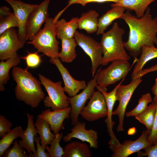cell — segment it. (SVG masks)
Returning <instances> with one entry per match:
<instances>
[{
    "instance_id": "obj_40",
    "label": "cell",
    "mask_w": 157,
    "mask_h": 157,
    "mask_svg": "<svg viewBox=\"0 0 157 157\" xmlns=\"http://www.w3.org/2000/svg\"><path fill=\"white\" fill-rule=\"evenodd\" d=\"M157 71V64L147 68L142 69L140 72L137 73L132 80L138 78H141L143 76L151 72Z\"/></svg>"
},
{
    "instance_id": "obj_42",
    "label": "cell",
    "mask_w": 157,
    "mask_h": 157,
    "mask_svg": "<svg viewBox=\"0 0 157 157\" xmlns=\"http://www.w3.org/2000/svg\"><path fill=\"white\" fill-rule=\"evenodd\" d=\"M9 8L6 6H1L0 8V17L6 16L10 13Z\"/></svg>"
},
{
    "instance_id": "obj_28",
    "label": "cell",
    "mask_w": 157,
    "mask_h": 157,
    "mask_svg": "<svg viewBox=\"0 0 157 157\" xmlns=\"http://www.w3.org/2000/svg\"><path fill=\"white\" fill-rule=\"evenodd\" d=\"M21 61L20 57L18 53L8 59L4 62L1 60L0 63V91L5 90L4 85L10 79L9 75L11 68L16 66Z\"/></svg>"
},
{
    "instance_id": "obj_16",
    "label": "cell",
    "mask_w": 157,
    "mask_h": 157,
    "mask_svg": "<svg viewBox=\"0 0 157 157\" xmlns=\"http://www.w3.org/2000/svg\"><path fill=\"white\" fill-rule=\"evenodd\" d=\"M11 7L19 22L17 31L19 37L25 43V28L28 18L37 4L26 3L20 0H4Z\"/></svg>"
},
{
    "instance_id": "obj_7",
    "label": "cell",
    "mask_w": 157,
    "mask_h": 157,
    "mask_svg": "<svg viewBox=\"0 0 157 157\" xmlns=\"http://www.w3.org/2000/svg\"><path fill=\"white\" fill-rule=\"evenodd\" d=\"M77 45L90 57L91 63V72L94 77L99 67L101 65L103 53L98 42L88 35L76 31L74 36Z\"/></svg>"
},
{
    "instance_id": "obj_13",
    "label": "cell",
    "mask_w": 157,
    "mask_h": 157,
    "mask_svg": "<svg viewBox=\"0 0 157 157\" xmlns=\"http://www.w3.org/2000/svg\"><path fill=\"white\" fill-rule=\"evenodd\" d=\"M25 44L14 28L7 29L0 35V60H7L14 56Z\"/></svg>"
},
{
    "instance_id": "obj_39",
    "label": "cell",
    "mask_w": 157,
    "mask_h": 157,
    "mask_svg": "<svg viewBox=\"0 0 157 157\" xmlns=\"http://www.w3.org/2000/svg\"><path fill=\"white\" fill-rule=\"evenodd\" d=\"M145 152H138V157H157V144L144 149Z\"/></svg>"
},
{
    "instance_id": "obj_9",
    "label": "cell",
    "mask_w": 157,
    "mask_h": 157,
    "mask_svg": "<svg viewBox=\"0 0 157 157\" xmlns=\"http://www.w3.org/2000/svg\"><path fill=\"white\" fill-rule=\"evenodd\" d=\"M151 131L148 129L143 131L140 136L135 141L126 140L118 145L109 144V148L113 152L112 157H126L141 149L153 145L147 140Z\"/></svg>"
},
{
    "instance_id": "obj_3",
    "label": "cell",
    "mask_w": 157,
    "mask_h": 157,
    "mask_svg": "<svg viewBox=\"0 0 157 157\" xmlns=\"http://www.w3.org/2000/svg\"><path fill=\"white\" fill-rule=\"evenodd\" d=\"M125 33L124 29L115 22L109 31L102 34L100 43L103 53L102 65L106 66L115 60L128 61L131 59L124 45L122 37Z\"/></svg>"
},
{
    "instance_id": "obj_27",
    "label": "cell",
    "mask_w": 157,
    "mask_h": 157,
    "mask_svg": "<svg viewBox=\"0 0 157 157\" xmlns=\"http://www.w3.org/2000/svg\"><path fill=\"white\" fill-rule=\"evenodd\" d=\"M34 125L39 134L41 145L45 150L46 146L50 144L56 135L51 132L49 124L42 118L38 117Z\"/></svg>"
},
{
    "instance_id": "obj_33",
    "label": "cell",
    "mask_w": 157,
    "mask_h": 157,
    "mask_svg": "<svg viewBox=\"0 0 157 157\" xmlns=\"http://www.w3.org/2000/svg\"><path fill=\"white\" fill-rule=\"evenodd\" d=\"M19 23L15 13H11L0 17V35L7 29L15 27H19Z\"/></svg>"
},
{
    "instance_id": "obj_35",
    "label": "cell",
    "mask_w": 157,
    "mask_h": 157,
    "mask_svg": "<svg viewBox=\"0 0 157 157\" xmlns=\"http://www.w3.org/2000/svg\"><path fill=\"white\" fill-rule=\"evenodd\" d=\"M22 58L25 60L27 67H36L41 62L40 56L37 52L29 53L26 56Z\"/></svg>"
},
{
    "instance_id": "obj_10",
    "label": "cell",
    "mask_w": 157,
    "mask_h": 157,
    "mask_svg": "<svg viewBox=\"0 0 157 157\" xmlns=\"http://www.w3.org/2000/svg\"><path fill=\"white\" fill-rule=\"evenodd\" d=\"M80 115L83 118L89 122L107 117V103L101 91L98 90L94 92L87 105L81 110Z\"/></svg>"
},
{
    "instance_id": "obj_23",
    "label": "cell",
    "mask_w": 157,
    "mask_h": 157,
    "mask_svg": "<svg viewBox=\"0 0 157 157\" xmlns=\"http://www.w3.org/2000/svg\"><path fill=\"white\" fill-rule=\"evenodd\" d=\"M156 0H121L113 3L111 6H119L123 7L128 10H134L136 16L140 18L144 14L149 5Z\"/></svg>"
},
{
    "instance_id": "obj_11",
    "label": "cell",
    "mask_w": 157,
    "mask_h": 157,
    "mask_svg": "<svg viewBox=\"0 0 157 157\" xmlns=\"http://www.w3.org/2000/svg\"><path fill=\"white\" fill-rule=\"evenodd\" d=\"M98 72L99 69L94 78L88 82L87 87L81 92L72 97H67L71 108L70 117L72 126H74L79 121L78 117L81 110L88 99L90 98L95 91L94 88L97 84V78Z\"/></svg>"
},
{
    "instance_id": "obj_41",
    "label": "cell",
    "mask_w": 157,
    "mask_h": 157,
    "mask_svg": "<svg viewBox=\"0 0 157 157\" xmlns=\"http://www.w3.org/2000/svg\"><path fill=\"white\" fill-rule=\"evenodd\" d=\"M121 0H79L74 4H80L83 6H85L86 4L91 2L102 3L106 2H113L115 3L118 2Z\"/></svg>"
},
{
    "instance_id": "obj_12",
    "label": "cell",
    "mask_w": 157,
    "mask_h": 157,
    "mask_svg": "<svg viewBox=\"0 0 157 157\" xmlns=\"http://www.w3.org/2000/svg\"><path fill=\"white\" fill-rule=\"evenodd\" d=\"M50 0H44L36 7L30 14L26 24V40H31L41 29L42 24L49 17L48 9Z\"/></svg>"
},
{
    "instance_id": "obj_30",
    "label": "cell",
    "mask_w": 157,
    "mask_h": 157,
    "mask_svg": "<svg viewBox=\"0 0 157 157\" xmlns=\"http://www.w3.org/2000/svg\"><path fill=\"white\" fill-rule=\"evenodd\" d=\"M23 130L20 126L11 129L0 140V157L3 156L5 152L14 140L19 137Z\"/></svg>"
},
{
    "instance_id": "obj_19",
    "label": "cell",
    "mask_w": 157,
    "mask_h": 157,
    "mask_svg": "<svg viewBox=\"0 0 157 157\" xmlns=\"http://www.w3.org/2000/svg\"><path fill=\"white\" fill-rule=\"evenodd\" d=\"M28 124L26 129L21 133L19 137L21 140L18 141L21 147L26 149L29 153L35 154L36 150L34 145L35 138L37 136L38 131L33 124V116L27 113Z\"/></svg>"
},
{
    "instance_id": "obj_20",
    "label": "cell",
    "mask_w": 157,
    "mask_h": 157,
    "mask_svg": "<svg viewBox=\"0 0 157 157\" xmlns=\"http://www.w3.org/2000/svg\"><path fill=\"white\" fill-rule=\"evenodd\" d=\"M126 9L124 7L115 6L108 10L98 19L97 35L102 34L107 27L117 19H122Z\"/></svg>"
},
{
    "instance_id": "obj_25",
    "label": "cell",
    "mask_w": 157,
    "mask_h": 157,
    "mask_svg": "<svg viewBox=\"0 0 157 157\" xmlns=\"http://www.w3.org/2000/svg\"><path fill=\"white\" fill-rule=\"evenodd\" d=\"M60 39L61 41L62 48L59 53V58L63 62H72L77 56L75 48L77 45L75 38L62 37Z\"/></svg>"
},
{
    "instance_id": "obj_44",
    "label": "cell",
    "mask_w": 157,
    "mask_h": 157,
    "mask_svg": "<svg viewBox=\"0 0 157 157\" xmlns=\"http://www.w3.org/2000/svg\"><path fill=\"white\" fill-rule=\"evenodd\" d=\"M79 0H69L68 2V4L67 6L62 10L60 11L61 13H62L64 12V11L70 5H71L74 4V3L76 1H78Z\"/></svg>"
},
{
    "instance_id": "obj_18",
    "label": "cell",
    "mask_w": 157,
    "mask_h": 157,
    "mask_svg": "<svg viewBox=\"0 0 157 157\" xmlns=\"http://www.w3.org/2000/svg\"><path fill=\"white\" fill-rule=\"evenodd\" d=\"M71 110V106L63 109L53 111L49 108L42 111L38 117L46 120L50 124L51 130L56 134L63 128V122L69 117Z\"/></svg>"
},
{
    "instance_id": "obj_14",
    "label": "cell",
    "mask_w": 157,
    "mask_h": 157,
    "mask_svg": "<svg viewBox=\"0 0 157 157\" xmlns=\"http://www.w3.org/2000/svg\"><path fill=\"white\" fill-rule=\"evenodd\" d=\"M125 80V78L122 79L115 88L110 92H107L106 87L97 84L96 88L101 91L103 94L106 99L108 109V115L107 118L105 120L107 128V131L110 136L111 139L108 142L109 144H115L119 145L121 143L117 138L113 131V128L115 124V122L113 121L112 116L113 107L115 101H117L116 96V93L119 85Z\"/></svg>"
},
{
    "instance_id": "obj_8",
    "label": "cell",
    "mask_w": 157,
    "mask_h": 157,
    "mask_svg": "<svg viewBox=\"0 0 157 157\" xmlns=\"http://www.w3.org/2000/svg\"><path fill=\"white\" fill-rule=\"evenodd\" d=\"M142 81L141 78L132 80L127 85H120L117 89L116 96L119 104L117 109L113 111L112 115H117L119 117V123L117 128L118 132L124 131V119L126 108L133 93Z\"/></svg>"
},
{
    "instance_id": "obj_1",
    "label": "cell",
    "mask_w": 157,
    "mask_h": 157,
    "mask_svg": "<svg viewBox=\"0 0 157 157\" xmlns=\"http://www.w3.org/2000/svg\"><path fill=\"white\" fill-rule=\"evenodd\" d=\"M122 19L129 29L128 40L124 45L134 59H138L143 46H154L155 44L157 47V17L152 18L148 7L140 18L127 10Z\"/></svg>"
},
{
    "instance_id": "obj_2",
    "label": "cell",
    "mask_w": 157,
    "mask_h": 157,
    "mask_svg": "<svg viewBox=\"0 0 157 157\" xmlns=\"http://www.w3.org/2000/svg\"><path fill=\"white\" fill-rule=\"evenodd\" d=\"M12 75L17 84L15 89L17 99L32 108L38 106L45 97L41 82L27 69L17 66L13 67Z\"/></svg>"
},
{
    "instance_id": "obj_34",
    "label": "cell",
    "mask_w": 157,
    "mask_h": 157,
    "mask_svg": "<svg viewBox=\"0 0 157 157\" xmlns=\"http://www.w3.org/2000/svg\"><path fill=\"white\" fill-rule=\"evenodd\" d=\"M13 146L8 149L4 153V157H28V155L24 151V148L20 147L19 142L16 140L12 143Z\"/></svg>"
},
{
    "instance_id": "obj_17",
    "label": "cell",
    "mask_w": 157,
    "mask_h": 157,
    "mask_svg": "<svg viewBox=\"0 0 157 157\" xmlns=\"http://www.w3.org/2000/svg\"><path fill=\"white\" fill-rule=\"evenodd\" d=\"M85 125V123L78 121L71 129V132L63 137V140L67 142L72 138H76L82 142H88L90 147L97 149L98 143L97 133L92 129L87 130Z\"/></svg>"
},
{
    "instance_id": "obj_6",
    "label": "cell",
    "mask_w": 157,
    "mask_h": 157,
    "mask_svg": "<svg viewBox=\"0 0 157 157\" xmlns=\"http://www.w3.org/2000/svg\"><path fill=\"white\" fill-rule=\"evenodd\" d=\"M107 68L99 69L97 78V84L106 87L125 78L130 69L128 60H116L111 62Z\"/></svg>"
},
{
    "instance_id": "obj_29",
    "label": "cell",
    "mask_w": 157,
    "mask_h": 157,
    "mask_svg": "<svg viewBox=\"0 0 157 157\" xmlns=\"http://www.w3.org/2000/svg\"><path fill=\"white\" fill-rule=\"evenodd\" d=\"M157 105V98L154 95L151 104L144 111L135 116L144 124L147 129L151 131L154 121Z\"/></svg>"
},
{
    "instance_id": "obj_21",
    "label": "cell",
    "mask_w": 157,
    "mask_h": 157,
    "mask_svg": "<svg viewBox=\"0 0 157 157\" xmlns=\"http://www.w3.org/2000/svg\"><path fill=\"white\" fill-rule=\"evenodd\" d=\"M78 17L72 18L68 22L64 19L58 20L55 26L56 32V38L58 39L62 37L68 38L74 37L75 33L78 28Z\"/></svg>"
},
{
    "instance_id": "obj_15",
    "label": "cell",
    "mask_w": 157,
    "mask_h": 157,
    "mask_svg": "<svg viewBox=\"0 0 157 157\" xmlns=\"http://www.w3.org/2000/svg\"><path fill=\"white\" fill-rule=\"evenodd\" d=\"M49 62L56 66L60 73L64 83V90L69 97L76 94L80 90H83L87 87L85 81L77 80L72 77L59 58H50Z\"/></svg>"
},
{
    "instance_id": "obj_26",
    "label": "cell",
    "mask_w": 157,
    "mask_h": 157,
    "mask_svg": "<svg viewBox=\"0 0 157 157\" xmlns=\"http://www.w3.org/2000/svg\"><path fill=\"white\" fill-rule=\"evenodd\" d=\"M131 74L133 79L136 74L143 69L145 64L148 61L157 57V47L155 46L144 45L141 48V53Z\"/></svg>"
},
{
    "instance_id": "obj_37",
    "label": "cell",
    "mask_w": 157,
    "mask_h": 157,
    "mask_svg": "<svg viewBox=\"0 0 157 157\" xmlns=\"http://www.w3.org/2000/svg\"><path fill=\"white\" fill-rule=\"evenodd\" d=\"M35 142L36 145V151L35 154L33 153H29L28 157H49V153L45 152L44 150L40 144V136L36 137L35 138Z\"/></svg>"
},
{
    "instance_id": "obj_24",
    "label": "cell",
    "mask_w": 157,
    "mask_h": 157,
    "mask_svg": "<svg viewBox=\"0 0 157 157\" xmlns=\"http://www.w3.org/2000/svg\"><path fill=\"white\" fill-rule=\"evenodd\" d=\"M63 157H91L88 145L85 143L73 141L68 143L64 149Z\"/></svg>"
},
{
    "instance_id": "obj_32",
    "label": "cell",
    "mask_w": 157,
    "mask_h": 157,
    "mask_svg": "<svg viewBox=\"0 0 157 157\" xmlns=\"http://www.w3.org/2000/svg\"><path fill=\"white\" fill-rule=\"evenodd\" d=\"M152 96L149 92L142 94L137 106L132 110L126 113L125 115L127 117H135L146 110L148 107V103L152 102Z\"/></svg>"
},
{
    "instance_id": "obj_36",
    "label": "cell",
    "mask_w": 157,
    "mask_h": 157,
    "mask_svg": "<svg viewBox=\"0 0 157 157\" xmlns=\"http://www.w3.org/2000/svg\"><path fill=\"white\" fill-rule=\"evenodd\" d=\"M12 123L4 116L0 115V138H1L11 129Z\"/></svg>"
},
{
    "instance_id": "obj_22",
    "label": "cell",
    "mask_w": 157,
    "mask_h": 157,
    "mask_svg": "<svg viewBox=\"0 0 157 157\" xmlns=\"http://www.w3.org/2000/svg\"><path fill=\"white\" fill-rule=\"evenodd\" d=\"M99 14L94 10L82 13L78 20V28L85 30L88 33L96 32L98 27Z\"/></svg>"
},
{
    "instance_id": "obj_4",
    "label": "cell",
    "mask_w": 157,
    "mask_h": 157,
    "mask_svg": "<svg viewBox=\"0 0 157 157\" xmlns=\"http://www.w3.org/2000/svg\"><path fill=\"white\" fill-rule=\"evenodd\" d=\"M57 20L55 18L49 17L45 22L43 28L27 42L32 45L38 51L50 58H59V42L56 38L55 26Z\"/></svg>"
},
{
    "instance_id": "obj_31",
    "label": "cell",
    "mask_w": 157,
    "mask_h": 157,
    "mask_svg": "<svg viewBox=\"0 0 157 157\" xmlns=\"http://www.w3.org/2000/svg\"><path fill=\"white\" fill-rule=\"evenodd\" d=\"M55 137L51 141L50 147H46L50 157H63L64 149L60 145V142L63 139V135L62 132L55 134Z\"/></svg>"
},
{
    "instance_id": "obj_5",
    "label": "cell",
    "mask_w": 157,
    "mask_h": 157,
    "mask_svg": "<svg viewBox=\"0 0 157 157\" xmlns=\"http://www.w3.org/2000/svg\"><path fill=\"white\" fill-rule=\"evenodd\" d=\"M38 76L41 84L48 94L43 100L44 106L51 108L53 110H62L69 107V104L67 100V97L62 86V82H54L40 73Z\"/></svg>"
},
{
    "instance_id": "obj_43",
    "label": "cell",
    "mask_w": 157,
    "mask_h": 157,
    "mask_svg": "<svg viewBox=\"0 0 157 157\" xmlns=\"http://www.w3.org/2000/svg\"><path fill=\"white\" fill-rule=\"evenodd\" d=\"M151 90L153 94L157 98V78H156L154 84L152 87Z\"/></svg>"
},
{
    "instance_id": "obj_38",
    "label": "cell",
    "mask_w": 157,
    "mask_h": 157,
    "mask_svg": "<svg viewBox=\"0 0 157 157\" xmlns=\"http://www.w3.org/2000/svg\"><path fill=\"white\" fill-rule=\"evenodd\" d=\"M147 140L153 145L157 144V105L154 122Z\"/></svg>"
}]
</instances>
